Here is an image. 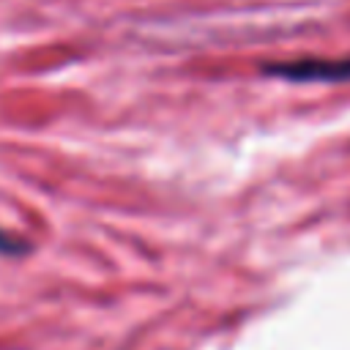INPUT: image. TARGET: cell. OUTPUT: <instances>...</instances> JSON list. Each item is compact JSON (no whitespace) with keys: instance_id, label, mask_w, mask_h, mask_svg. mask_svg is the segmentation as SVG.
Wrapping results in <instances>:
<instances>
[{"instance_id":"cell-1","label":"cell","mask_w":350,"mask_h":350,"mask_svg":"<svg viewBox=\"0 0 350 350\" xmlns=\"http://www.w3.org/2000/svg\"><path fill=\"white\" fill-rule=\"evenodd\" d=\"M260 71L265 77H276L284 82H323L339 85L350 82V55L347 57H295V60H273L262 63Z\"/></svg>"},{"instance_id":"cell-2","label":"cell","mask_w":350,"mask_h":350,"mask_svg":"<svg viewBox=\"0 0 350 350\" xmlns=\"http://www.w3.org/2000/svg\"><path fill=\"white\" fill-rule=\"evenodd\" d=\"M0 249H3V252H22L25 243H19L16 238H11V235H5V232L0 230Z\"/></svg>"}]
</instances>
